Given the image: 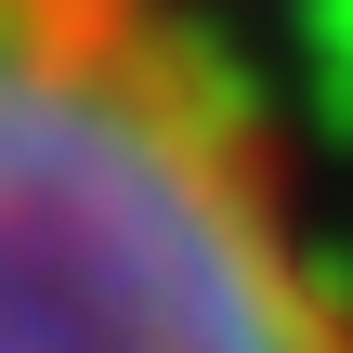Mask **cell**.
<instances>
[{
  "label": "cell",
  "mask_w": 353,
  "mask_h": 353,
  "mask_svg": "<svg viewBox=\"0 0 353 353\" xmlns=\"http://www.w3.org/2000/svg\"><path fill=\"white\" fill-rule=\"evenodd\" d=\"M0 353H353V262L196 0H0Z\"/></svg>",
  "instance_id": "obj_1"
}]
</instances>
